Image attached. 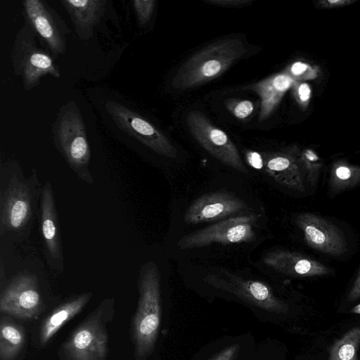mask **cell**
I'll return each mask as SVG.
<instances>
[{
    "instance_id": "obj_11",
    "label": "cell",
    "mask_w": 360,
    "mask_h": 360,
    "mask_svg": "<svg viewBox=\"0 0 360 360\" xmlns=\"http://www.w3.org/2000/svg\"><path fill=\"white\" fill-rule=\"evenodd\" d=\"M295 221L311 248L333 257L342 256L347 252L345 235L332 221L311 212L300 213Z\"/></svg>"
},
{
    "instance_id": "obj_25",
    "label": "cell",
    "mask_w": 360,
    "mask_h": 360,
    "mask_svg": "<svg viewBox=\"0 0 360 360\" xmlns=\"http://www.w3.org/2000/svg\"><path fill=\"white\" fill-rule=\"evenodd\" d=\"M283 72L290 77L295 82L311 79L317 75V72L314 68L302 61L291 63Z\"/></svg>"
},
{
    "instance_id": "obj_29",
    "label": "cell",
    "mask_w": 360,
    "mask_h": 360,
    "mask_svg": "<svg viewBox=\"0 0 360 360\" xmlns=\"http://www.w3.org/2000/svg\"><path fill=\"white\" fill-rule=\"evenodd\" d=\"M240 345L239 343L231 344L215 354L208 360H237Z\"/></svg>"
},
{
    "instance_id": "obj_26",
    "label": "cell",
    "mask_w": 360,
    "mask_h": 360,
    "mask_svg": "<svg viewBox=\"0 0 360 360\" xmlns=\"http://www.w3.org/2000/svg\"><path fill=\"white\" fill-rule=\"evenodd\" d=\"M229 110L238 119L245 120L253 112L254 105L251 101L229 99L226 102Z\"/></svg>"
},
{
    "instance_id": "obj_34",
    "label": "cell",
    "mask_w": 360,
    "mask_h": 360,
    "mask_svg": "<svg viewBox=\"0 0 360 360\" xmlns=\"http://www.w3.org/2000/svg\"><path fill=\"white\" fill-rule=\"evenodd\" d=\"M353 314H360V303L354 306L350 311Z\"/></svg>"
},
{
    "instance_id": "obj_28",
    "label": "cell",
    "mask_w": 360,
    "mask_h": 360,
    "mask_svg": "<svg viewBox=\"0 0 360 360\" xmlns=\"http://www.w3.org/2000/svg\"><path fill=\"white\" fill-rule=\"evenodd\" d=\"M293 96L302 108H306L311 98V89L308 84L303 82H295L292 86Z\"/></svg>"
},
{
    "instance_id": "obj_1",
    "label": "cell",
    "mask_w": 360,
    "mask_h": 360,
    "mask_svg": "<svg viewBox=\"0 0 360 360\" xmlns=\"http://www.w3.org/2000/svg\"><path fill=\"white\" fill-rule=\"evenodd\" d=\"M139 297L132 321L136 360H145L153 352L162 316L160 274L153 262L143 264L139 278Z\"/></svg>"
},
{
    "instance_id": "obj_13",
    "label": "cell",
    "mask_w": 360,
    "mask_h": 360,
    "mask_svg": "<svg viewBox=\"0 0 360 360\" xmlns=\"http://www.w3.org/2000/svg\"><path fill=\"white\" fill-rule=\"evenodd\" d=\"M248 208V204L231 192H210L193 201L184 214V221L188 224H197L223 220Z\"/></svg>"
},
{
    "instance_id": "obj_27",
    "label": "cell",
    "mask_w": 360,
    "mask_h": 360,
    "mask_svg": "<svg viewBox=\"0 0 360 360\" xmlns=\"http://www.w3.org/2000/svg\"><path fill=\"white\" fill-rule=\"evenodd\" d=\"M154 0H135L133 6L141 25L146 24L150 19L155 8Z\"/></svg>"
},
{
    "instance_id": "obj_10",
    "label": "cell",
    "mask_w": 360,
    "mask_h": 360,
    "mask_svg": "<svg viewBox=\"0 0 360 360\" xmlns=\"http://www.w3.org/2000/svg\"><path fill=\"white\" fill-rule=\"evenodd\" d=\"M102 316L101 304L69 337L64 350L70 360H104L108 334Z\"/></svg>"
},
{
    "instance_id": "obj_5",
    "label": "cell",
    "mask_w": 360,
    "mask_h": 360,
    "mask_svg": "<svg viewBox=\"0 0 360 360\" xmlns=\"http://www.w3.org/2000/svg\"><path fill=\"white\" fill-rule=\"evenodd\" d=\"M36 32L28 23L17 34L12 58L15 73L22 77L27 91L38 84L45 75L60 77L58 66L52 58L36 44Z\"/></svg>"
},
{
    "instance_id": "obj_19",
    "label": "cell",
    "mask_w": 360,
    "mask_h": 360,
    "mask_svg": "<svg viewBox=\"0 0 360 360\" xmlns=\"http://www.w3.org/2000/svg\"><path fill=\"white\" fill-rule=\"evenodd\" d=\"M69 13L78 36L89 39L94 27L98 22L103 13L105 1L103 0H62Z\"/></svg>"
},
{
    "instance_id": "obj_14",
    "label": "cell",
    "mask_w": 360,
    "mask_h": 360,
    "mask_svg": "<svg viewBox=\"0 0 360 360\" xmlns=\"http://www.w3.org/2000/svg\"><path fill=\"white\" fill-rule=\"evenodd\" d=\"M23 8L28 23L42 39L51 54L56 57L65 52V24L44 1L26 0Z\"/></svg>"
},
{
    "instance_id": "obj_21",
    "label": "cell",
    "mask_w": 360,
    "mask_h": 360,
    "mask_svg": "<svg viewBox=\"0 0 360 360\" xmlns=\"http://www.w3.org/2000/svg\"><path fill=\"white\" fill-rule=\"evenodd\" d=\"M360 184V166L344 160L335 162L330 168L328 188L333 196L352 188Z\"/></svg>"
},
{
    "instance_id": "obj_12",
    "label": "cell",
    "mask_w": 360,
    "mask_h": 360,
    "mask_svg": "<svg viewBox=\"0 0 360 360\" xmlns=\"http://www.w3.org/2000/svg\"><path fill=\"white\" fill-rule=\"evenodd\" d=\"M41 307L37 279L32 274L15 276L1 292L0 310L6 314L27 319L37 315Z\"/></svg>"
},
{
    "instance_id": "obj_4",
    "label": "cell",
    "mask_w": 360,
    "mask_h": 360,
    "mask_svg": "<svg viewBox=\"0 0 360 360\" xmlns=\"http://www.w3.org/2000/svg\"><path fill=\"white\" fill-rule=\"evenodd\" d=\"M57 146L79 178L89 184L93 179L89 169L91 151L82 116L76 107L60 114L56 129Z\"/></svg>"
},
{
    "instance_id": "obj_23",
    "label": "cell",
    "mask_w": 360,
    "mask_h": 360,
    "mask_svg": "<svg viewBox=\"0 0 360 360\" xmlns=\"http://www.w3.org/2000/svg\"><path fill=\"white\" fill-rule=\"evenodd\" d=\"M360 326L347 331L329 349L328 360H359Z\"/></svg>"
},
{
    "instance_id": "obj_30",
    "label": "cell",
    "mask_w": 360,
    "mask_h": 360,
    "mask_svg": "<svg viewBox=\"0 0 360 360\" xmlns=\"http://www.w3.org/2000/svg\"><path fill=\"white\" fill-rule=\"evenodd\" d=\"M251 0H207L206 2L219 6L243 7L251 4Z\"/></svg>"
},
{
    "instance_id": "obj_2",
    "label": "cell",
    "mask_w": 360,
    "mask_h": 360,
    "mask_svg": "<svg viewBox=\"0 0 360 360\" xmlns=\"http://www.w3.org/2000/svg\"><path fill=\"white\" fill-rule=\"evenodd\" d=\"M246 53L236 38L215 41L189 58L176 72L171 85L176 89L193 88L221 75Z\"/></svg>"
},
{
    "instance_id": "obj_31",
    "label": "cell",
    "mask_w": 360,
    "mask_h": 360,
    "mask_svg": "<svg viewBox=\"0 0 360 360\" xmlns=\"http://www.w3.org/2000/svg\"><path fill=\"white\" fill-rule=\"evenodd\" d=\"M347 299L350 302L360 299V270L347 294Z\"/></svg>"
},
{
    "instance_id": "obj_32",
    "label": "cell",
    "mask_w": 360,
    "mask_h": 360,
    "mask_svg": "<svg viewBox=\"0 0 360 360\" xmlns=\"http://www.w3.org/2000/svg\"><path fill=\"white\" fill-rule=\"evenodd\" d=\"M354 3L351 0H324L319 1V5L321 8H333L345 6Z\"/></svg>"
},
{
    "instance_id": "obj_20",
    "label": "cell",
    "mask_w": 360,
    "mask_h": 360,
    "mask_svg": "<svg viewBox=\"0 0 360 360\" xmlns=\"http://www.w3.org/2000/svg\"><path fill=\"white\" fill-rule=\"evenodd\" d=\"M91 297L89 292L83 293L58 307L41 324L40 343L46 345L67 321L82 311Z\"/></svg>"
},
{
    "instance_id": "obj_15",
    "label": "cell",
    "mask_w": 360,
    "mask_h": 360,
    "mask_svg": "<svg viewBox=\"0 0 360 360\" xmlns=\"http://www.w3.org/2000/svg\"><path fill=\"white\" fill-rule=\"evenodd\" d=\"M266 174L280 185L301 193L305 191V179L295 154V146L279 152L262 155Z\"/></svg>"
},
{
    "instance_id": "obj_17",
    "label": "cell",
    "mask_w": 360,
    "mask_h": 360,
    "mask_svg": "<svg viewBox=\"0 0 360 360\" xmlns=\"http://www.w3.org/2000/svg\"><path fill=\"white\" fill-rule=\"evenodd\" d=\"M263 262L271 269L294 277L323 276L332 273V270L321 262L287 250L269 252Z\"/></svg>"
},
{
    "instance_id": "obj_3",
    "label": "cell",
    "mask_w": 360,
    "mask_h": 360,
    "mask_svg": "<svg viewBox=\"0 0 360 360\" xmlns=\"http://www.w3.org/2000/svg\"><path fill=\"white\" fill-rule=\"evenodd\" d=\"M36 172L29 178L13 174L0 194V233H20L31 224L36 208L39 186Z\"/></svg>"
},
{
    "instance_id": "obj_8",
    "label": "cell",
    "mask_w": 360,
    "mask_h": 360,
    "mask_svg": "<svg viewBox=\"0 0 360 360\" xmlns=\"http://www.w3.org/2000/svg\"><path fill=\"white\" fill-rule=\"evenodd\" d=\"M186 123L193 137L210 155L226 166L248 173L237 148L229 136L202 113L196 110L190 112Z\"/></svg>"
},
{
    "instance_id": "obj_7",
    "label": "cell",
    "mask_w": 360,
    "mask_h": 360,
    "mask_svg": "<svg viewBox=\"0 0 360 360\" xmlns=\"http://www.w3.org/2000/svg\"><path fill=\"white\" fill-rule=\"evenodd\" d=\"M258 218L259 215L252 214L228 217L183 236L176 245L186 250L214 243L228 245L251 242L255 238L253 226Z\"/></svg>"
},
{
    "instance_id": "obj_6",
    "label": "cell",
    "mask_w": 360,
    "mask_h": 360,
    "mask_svg": "<svg viewBox=\"0 0 360 360\" xmlns=\"http://www.w3.org/2000/svg\"><path fill=\"white\" fill-rule=\"evenodd\" d=\"M204 281L269 312L286 313L289 309L288 305L277 297L271 287L262 281L248 279L226 269L207 274Z\"/></svg>"
},
{
    "instance_id": "obj_9",
    "label": "cell",
    "mask_w": 360,
    "mask_h": 360,
    "mask_svg": "<svg viewBox=\"0 0 360 360\" xmlns=\"http://www.w3.org/2000/svg\"><path fill=\"white\" fill-rule=\"evenodd\" d=\"M106 109L117 125L159 155L175 158L178 151L169 139L137 112L120 103L109 101Z\"/></svg>"
},
{
    "instance_id": "obj_22",
    "label": "cell",
    "mask_w": 360,
    "mask_h": 360,
    "mask_svg": "<svg viewBox=\"0 0 360 360\" xmlns=\"http://www.w3.org/2000/svg\"><path fill=\"white\" fill-rule=\"evenodd\" d=\"M25 343L22 328L6 317L0 325V359L13 360L21 351Z\"/></svg>"
},
{
    "instance_id": "obj_33",
    "label": "cell",
    "mask_w": 360,
    "mask_h": 360,
    "mask_svg": "<svg viewBox=\"0 0 360 360\" xmlns=\"http://www.w3.org/2000/svg\"><path fill=\"white\" fill-rule=\"evenodd\" d=\"M247 158L249 163L255 167H259L261 165H263L262 155L256 152L249 151L247 153Z\"/></svg>"
},
{
    "instance_id": "obj_24",
    "label": "cell",
    "mask_w": 360,
    "mask_h": 360,
    "mask_svg": "<svg viewBox=\"0 0 360 360\" xmlns=\"http://www.w3.org/2000/svg\"><path fill=\"white\" fill-rule=\"evenodd\" d=\"M295 154L306 182L311 186H316L322 168L320 158L311 149L300 150L297 146H295Z\"/></svg>"
},
{
    "instance_id": "obj_18",
    "label": "cell",
    "mask_w": 360,
    "mask_h": 360,
    "mask_svg": "<svg viewBox=\"0 0 360 360\" xmlns=\"http://www.w3.org/2000/svg\"><path fill=\"white\" fill-rule=\"evenodd\" d=\"M294 82L290 77L283 72L243 87V89L255 92L260 98L259 122L270 117Z\"/></svg>"
},
{
    "instance_id": "obj_16",
    "label": "cell",
    "mask_w": 360,
    "mask_h": 360,
    "mask_svg": "<svg viewBox=\"0 0 360 360\" xmlns=\"http://www.w3.org/2000/svg\"><path fill=\"white\" fill-rule=\"evenodd\" d=\"M40 231L46 255L61 267L63 257L58 216L51 183L41 188L40 199Z\"/></svg>"
}]
</instances>
